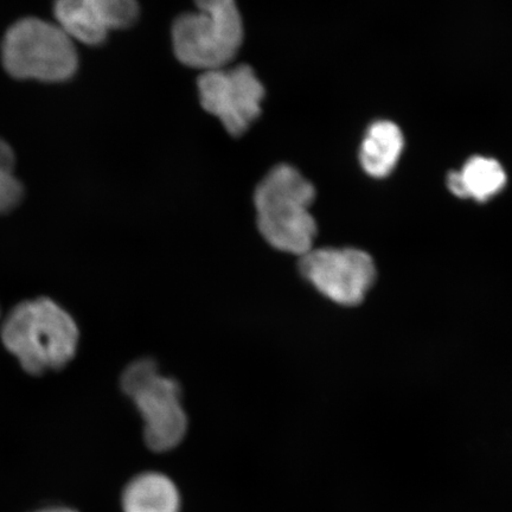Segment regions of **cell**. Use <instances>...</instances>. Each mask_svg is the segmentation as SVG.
<instances>
[{
  "label": "cell",
  "mask_w": 512,
  "mask_h": 512,
  "mask_svg": "<svg viewBox=\"0 0 512 512\" xmlns=\"http://www.w3.org/2000/svg\"><path fill=\"white\" fill-rule=\"evenodd\" d=\"M0 66L18 82L60 85L78 73L79 53L75 41L55 22L24 16L0 38Z\"/></svg>",
  "instance_id": "3957f363"
},
{
  "label": "cell",
  "mask_w": 512,
  "mask_h": 512,
  "mask_svg": "<svg viewBox=\"0 0 512 512\" xmlns=\"http://www.w3.org/2000/svg\"><path fill=\"white\" fill-rule=\"evenodd\" d=\"M0 338L24 371L42 376L73 361L80 330L60 304L40 297L12 307L0 324Z\"/></svg>",
  "instance_id": "6da1fadb"
},
{
  "label": "cell",
  "mask_w": 512,
  "mask_h": 512,
  "mask_svg": "<svg viewBox=\"0 0 512 512\" xmlns=\"http://www.w3.org/2000/svg\"><path fill=\"white\" fill-rule=\"evenodd\" d=\"M38 512H76V511L70 510L67 508H50V509H46V510H42V511H38Z\"/></svg>",
  "instance_id": "4fadbf2b"
},
{
  "label": "cell",
  "mask_w": 512,
  "mask_h": 512,
  "mask_svg": "<svg viewBox=\"0 0 512 512\" xmlns=\"http://www.w3.org/2000/svg\"><path fill=\"white\" fill-rule=\"evenodd\" d=\"M507 184L503 166L494 158L483 156L467 160L462 170L447 176V187L459 198H472L478 202L491 200Z\"/></svg>",
  "instance_id": "30bf717a"
},
{
  "label": "cell",
  "mask_w": 512,
  "mask_h": 512,
  "mask_svg": "<svg viewBox=\"0 0 512 512\" xmlns=\"http://www.w3.org/2000/svg\"><path fill=\"white\" fill-rule=\"evenodd\" d=\"M124 512H179L181 496L176 485L162 473H143L126 486Z\"/></svg>",
  "instance_id": "8fae6325"
},
{
  "label": "cell",
  "mask_w": 512,
  "mask_h": 512,
  "mask_svg": "<svg viewBox=\"0 0 512 512\" xmlns=\"http://www.w3.org/2000/svg\"><path fill=\"white\" fill-rule=\"evenodd\" d=\"M54 22L73 41L96 47L112 30L125 29L137 21V0H54Z\"/></svg>",
  "instance_id": "ba28073f"
},
{
  "label": "cell",
  "mask_w": 512,
  "mask_h": 512,
  "mask_svg": "<svg viewBox=\"0 0 512 512\" xmlns=\"http://www.w3.org/2000/svg\"><path fill=\"white\" fill-rule=\"evenodd\" d=\"M120 382L142 415L146 445L152 451L166 452L181 444L187 434L188 416L178 382L160 374L150 358L131 363Z\"/></svg>",
  "instance_id": "5b68a950"
},
{
  "label": "cell",
  "mask_w": 512,
  "mask_h": 512,
  "mask_svg": "<svg viewBox=\"0 0 512 512\" xmlns=\"http://www.w3.org/2000/svg\"><path fill=\"white\" fill-rule=\"evenodd\" d=\"M197 85L204 110L219 118L233 137L246 133L261 114L265 87L248 64L202 72Z\"/></svg>",
  "instance_id": "8992f818"
},
{
  "label": "cell",
  "mask_w": 512,
  "mask_h": 512,
  "mask_svg": "<svg viewBox=\"0 0 512 512\" xmlns=\"http://www.w3.org/2000/svg\"><path fill=\"white\" fill-rule=\"evenodd\" d=\"M316 189L300 172L279 164L255 189L254 204L259 232L280 252L302 256L313 248L317 223L310 213Z\"/></svg>",
  "instance_id": "7a4b0ae2"
},
{
  "label": "cell",
  "mask_w": 512,
  "mask_h": 512,
  "mask_svg": "<svg viewBox=\"0 0 512 512\" xmlns=\"http://www.w3.org/2000/svg\"><path fill=\"white\" fill-rule=\"evenodd\" d=\"M299 258L303 277L337 304H360L376 278L373 259L360 249L312 248Z\"/></svg>",
  "instance_id": "52a82bcc"
},
{
  "label": "cell",
  "mask_w": 512,
  "mask_h": 512,
  "mask_svg": "<svg viewBox=\"0 0 512 512\" xmlns=\"http://www.w3.org/2000/svg\"><path fill=\"white\" fill-rule=\"evenodd\" d=\"M195 4V12L179 16L172 25L177 59L202 72L228 67L243 41L238 5L235 0H195Z\"/></svg>",
  "instance_id": "277c9868"
},
{
  "label": "cell",
  "mask_w": 512,
  "mask_h": 512,
  "mask_svg": "<svg viewBox=\"0 0 512 512\" xmlns=\"http://www.w3.org/2000/svg\"><path fill=\"white\" fill-rule=\"evenodd\" d=\"M405 138L401 128L389 120L371 124L363 138L360 160L364 171L374 178L392 174L402 155Z\"/></svg>",
  "instance_id": "9c48e42d"
},
{
  "label": "cell",
  "mask_w": 512,
  "mask_h": 512,
  "mask_svg": "<svg viewBox=\"0 0 512 512\" xmlns=\"http://www.w3.org/2000/svg\"><path fill=\"white\" fill-rule=\"evenodd\" d=\"M0 319H2V310H0Z\"/></svg>",
  "instance_id": "5bb4252c"
},
{
  "label": "cell",
  "mask_w": 512,
  "mask_h": 512,
  "mask_svg": "<svg viewBox=\"0 0 512 512\" xmlns=\"http://www.w3.org/2000/svg\"><path fill=\"white\" fill-rule=\"evenodd\" d=\"M17 162L14 147L0 137V216L12 213L25 198L24 184L16 174Z\"/></svg>",
  "instance_id": "7c38bea8"
}]
</instances>
